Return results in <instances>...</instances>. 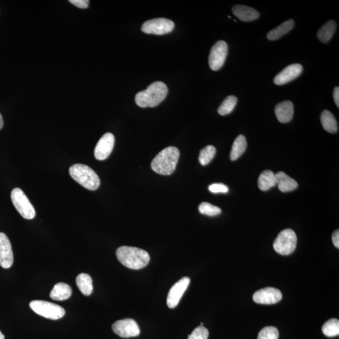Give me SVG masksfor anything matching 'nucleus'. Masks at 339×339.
Wrapping results in <instances>:
<instances>
[{
    "instance_id": "obj_1",
    "label": "nucleus",
    "mask_w": 339,
    "mask_h": 339,
    "mask_svg": "<svg viewBox=\"0 0 339 339\" xmlns=\"http://www.w3.org/2000/svg\"><path fill=\"white\" fill-rule=\"evenodd\" d=\"M117 259L125 267L132 270L143 269L149 263L150 257L146 251L135 247H121L116 250Z\"/></svg>"
},
{
    "instance_id": "obj_2",
    "label": "nucleus",
    "mask_w": 339,
    "mask_h": 339,
    "mask_svg": "<svg viewBox=\"0 0 339 339\" xmlns=\"http://www.w3.org/2000/svg\"><path fill=\"white\" fill-rule=\"evenodd\" d=\"M167 93L168 87L165 83L155 82L146 90L136 94L135 102L141 108L155 107L165 99Z\"/></svg>"
},
{
    "instance_id": "obj_3",
    "label": "nucleus",
    "mask_w": 339,
    "mask_h": 339,
    "mask_svg": "<svg viewBox=\"0 0 339 339\" xmlns=\"http://www.w3.org/2000/svg\"><path fill=\"white\" fill-rule=\"evenodd\" d=\"M180 157V152L176 147H169L161 151L153 160V171L163 176H169L176 168Z\"/></svg>"
},
{
    "instance_id": "obj_4",
    "label": "nucleus",
    "mask_w": 339,
    "mask_h": 339,
    "mask_svg": "<svg viewBox=\"0 0 339 339\" xmlns=\"http://www.w3.org/2000/svg\"><path fill=\"white\" fill-rule=\"evenodd\" d=\"M69 171L71 177L87 189L95 190L99 188L100 177L89 166L84 164H75L70 166Z\"/></svg>"
},
{
    "instance_id": "obj_5",
    "label": "nucleus",
    "mask_w": 339,
    "mask_h": 339,
    "mask_svg": "<svg viewBox=\"0 0 339 339\" xmlns=\"http://www.w3.org/2000/svg\"><path fill=\"white\" fill-rule=\"evenodd\" d=\"M29 305L38 315L54 321L62 318L65 313L64 309L61 306L46 301L33 300Z\"/></svg>"
},
{
    "instance_id": "obj_6",
    "label": "nucleus",
    "mask_w": 339,
    "mask_h": 339,
    "mask_svg": "<svg viewBox=\"0 0 339 339\" xmlns=\"http://www.w3.org/2000/svg\"><path fill=\"white\" fill-rule=\"evenodd\" d=\"M297 244V237L295 232L290 229H286L278 234L273 248L276 252L281 255H289L294 252Z\"/></svg>"
},
{
    "instance_id": "obj_7",
    "label": "nucleus",
    "mask_w": 339,
    "mask_h": 339,
    "mask_svg": "<svg viewBox=\"0 0 339 339\" xmlns=\"http://www.w3.org/2000/svg\"><path fill=\"white\" fill-rule=\"evenodd\" d=\"M11 199L16 210L23 218L31 220L35 217L36 212L34 207L20 188H15L12 191Z\"/></svg>"
},
{
    "instance_id": "obj_8",
    "label": "nucleus",
    "mask_w": 339,
    "mask_h": 339,
    "mask_svg": "<svg viewBox=\"0 0 339 339\" xmlns=\"http://www.w3.org/2000/svg\"><path fill=\"white\" fill-rule=\"evenodd\" d=\"M173 21L165 18L152 19L146 21L141 27L142 32L147 34L164 35L173 31Z\"/></svg>"
},
{
    "instance_id": "obj_9",
    "label": "nucleus",
    "mask_w": 339,
    "mask_h": 339,
    "mask_svg": "<svg viewBox=\"0 0 339 339\" xmlns=\"http://www.w3.org/2000/svg\"><path fill=\"white\" fill-rule=\"evenodd\" d=\"M228 46L226 42L220 40L213 45L209 57V64L210 69L218 70L222 67L228 55Z\"/></svg>"
},
{
    "instance_id": "obj_10",
    "label": "nucleus",
    "mask_w": 339,
    "mask_h": 339,
    "mask_svg": "<svg viewBox=\"0 0 339 339\" xmlns=\"http://www.w3.org/2000/svg\"><path fill=\"white\" fill-rule=\"evenodd\" d=\"M112 329L116 335L124 338L137 337L140 333L138 324L131 319L116 321L112 325Z\"/></svg>"
},
{
    "instance_id": "obj_11",
    "label": "nucleus",
    "mask_w": 339,
    "mask_h": 339,
    "mask_svg": "<svg viewBox=\"0 0 339 339\" xmlns=\"http://www.w3.org/2000/svg\"><path fill=\"white\" fill-rule=\"evenodd\" d=\"M282 297V294L278 289L267 287L255 292L253 299L254 302L259 304L272 305L280 302Z\"/></svg>"
},
{
    "instance_id": "obj_12",
    "label": "nucleus",
    "mask_w": 339,
    "mask_h": 339,
    "mask_svg": "<svg viewBox=\"0 0 339 339\" xmlns=\"http://www.w3.org/2000/svg\"><path fill=\"white\" fill-rule=\"evenodd\" d=\"M190 282L189 278L187 277L182 278L170 289L167 300H166V303L170 308H176L179 304L180 299L189 285Z\"/></svg>"
},
{
    "instance_id": "obj_13",
    "label": "nucleus",
    "mask_w": 339,
    "mask_h": 339,
    "mask_svg": "<svg viewBox=\"0 0 339 339\" xmlns=\"http://www.w3.org/2000/svg\"><path fill=\"white\" fill-rule=\"evenodd\" d=\"M115 138L113 134L106 133L98 142L94 150V157L98 160H105L113 151Z\"/></svg>"
},
{
    "instance_id": "obj_14",
    "label": "nucleus",
    "mask_w": 339,
    "mask_h": 339,
    "mask_svg": "<svg viewBox=\"0 0 339 339\" xmlns=\"http://www.w3.org/2000/svg\"><path fill=\"white\" fill-rule=\"evenodd\" d=\"M13 263L12 245L7 235L0 232V265L4 269H9Z\"/></svg>"
},
{
    "instance_id": "obj_15",
    "label": "nucleus",
    "mask_w": 339,
    "mask_h": 339,
    "mask_svg": "<svg viewBox=\"0 0 339 339\" xmlns=\"http://www.w3.org/2000/svg\"><path fill=\"white\" fill-rule=\"evenodd\" d=\"M302 71V65L300 64L289 65L275 76L274 83L279 86L288 83L299 77Z\"/></svg>"
},
{
    "instance_id": "obj_16",
    "label": "nucleus",
    "mask_w": 339,
    "mask_h": 339,
    "mask_svg": "<svg viewBox=\"0 0 339 339\" xmlns=\"http://www.w3.org/2000/svg\"><path fill=\"white\" fill-rule=\"evenodd\" d=\"M275 114L278 121L282 124H286L293 118L294 114V104L289 101H285L276 105Z\"/></svg>"
},
{
    "instance_id": "obj_17",
    "label": "nucleus",
    "mask_w": 339,
    "mask_h": 339,
    "mask_svg": "<svg viewBox=\"0 0 339 339\" xmlns=\"http://www.w3.org/2000/svg\"><path fill=\"white\" fill-rule=\"evenodd\" d=\"M232 11L233 14L240 20L247 21V22L255 20L259 16L258 11L254 10L253 8L245 6V5H235L232 7Z\"/></svg>"
},
{
    "instance_id": "obj_18",
    "label": "nucleus",
    "mask_w": 339,
    "mask_h": 339,
    "mask_svg": "<svg viewBox=\"0 0 339 339\" xmlns=\"http://www.w3.org/2000/svg\"><path fill=\"white\" fill-rule=\"evenodd\" d=\"M275 176L279 190L281 192H288L297 189L298 183L296 180L288 176L285 172H278Z\"/></svg>"
},
{
    "instance_id": "obj_19",
    "label": "nucleus",
    "mask_w": 339,
    "mask_h": 339,
    "mask_svg": "<svg viewBox=\"0 0 339 339\" xmlns=\"http://www.w3.org/2000/svg\"><path fill=\"white\" fill-rule=\"evenodd\" d=\"M72 293V288L69 285L61 282L54 286L51 292L50 297L54 300L63 301L69 299Z\"/></svg>"
},
{
    "instance_id": "obj_20",
    "label": "nucleus",
    "mask_w": 339,
    "mask_h": 339,
    "mask_svg": "<svg viewBox=\"0 0 339 339\" xmlns=\"http://www.w3.org/2000/svg\"><path fill=\"white\" fill-rule=\"evenodd\" d=\"M258 187L262 191H267L277 185L275 174L272 171L262 172L258 178Z\"/></svg>"
},
{
    "instance_id": "obj_21",
    "label": "nucleus",
    "mask_w": 339,
    "mask_h": 339,
    "mask_svg": "<svg viewBox=\"0 0 339 339\" xmlns=\"http://www.w3.org/2000/svg\"><path fill=\"white\" fill-rule=\"evenodd\" d=\"M295 26V21L292 19L285 21V22L281 23L280 26L276 27L269 32L267 34L268 39L270 40H276L280 39L284 35L292 31Z\"/></svg>"
},
{
    "instance_id": "obj_22",
    "label": "nucleus",
    "mask_w": 339,
    "mask_h": 339,
    "mask_svg": "<svg viewBox=\"0 0 339 339\" xmlns=\"http://www.w3.org/2000/svg\"><path fill=\"white\" fill-rule=\"evenodd\" d=\"M321 121L324 129L330 133H335L338 131L337 120L333 114L328 110L322 111Z\"/></svg>"
},
{
    "instance_id": "obj_23",
    "label": "nucleus",
    "mask_w": 339,
    "mask_h": 339,
    "mask_svg": "<svg viewBox=\"0 0 339 339\" xmlns=\"http://www.w3.org/2000/svg\"><path fill=\"white\" fill-rule=\"evenodd\" d=\"M337 29V23L335 21L330 20L322 26L317 33V37L321 42L328 43L332 39Z\"/></svg>"
},
{
    "instance_id": "obj_24",
    "label": "nucleus",
    "mask_w": 339,
    "mask_h": 339,
    "mask_svg": "<svg viewBox=\"0 0 339 339\" xmlns=\"http://www.w3.org/2000/svg\"><path fill=\"white\" fill-rule=\"evenodd\" d=\"M247 148V141L245 136L240 135L235 139L232 144L230 158L232 161L236 160L244 154Z\"/></svg>"
},
{
    "instance_id": "obj_25",
    "label": "nucleus",
    "mask_w": 339,
    "mask_h": 339,
    "mask_svg": "<svg viewBox=\"0 0 339 339\" xmlns=\"http://www.w3.org/2000/svg\"><path fill=\"white\" fill-rule=\"evenodd\" d=\"M76 284L81 293L86 296H89L92 293V280L88 274L81 273L76 278Z\"/></svg>"
},
{
    "instance_id": "obj_26",
    "label": "nucleus",
    "mask_w": 339,
    "mask_h": 339,
    "mask_svg": "<svg viewBox=\"0 0 339 339\" xmlns=\"http://www.w3.org/2000/svg\"><path fill=\"white\" fill-rule=\"evenodd\" d=\"M237 102V98L234 95H229L221 104L220 108H218V113L221 116H225L227 114H230L236 107Z\"/></svg>"
},
{
    "instance_id": "obj_27",
    "label": "nucleus",
    "mask_w": 339,
    "mask_h": 339,
    "mask_svg": "<svg viewBox=\"0 0 339 339\" xmlns=\"http://www.w3.org/2000/svg\"><path fill=\"white\" fill-rule=\"evenodd\" d=\"M322 332L327 337H335L339 334V321L338 319H332L325 322L322 328Z\"/></svg>"
},
{
    "instance_id": "obj_28",
    "label": "nucleus",
    "mask_w": 339,
    "mask_h": 339,
    "mask_svg": "<svg viewBox=\"0 0 339 339\" xmlns=\"http://www.w3.org/2000/svg\"><path fill=\"white\" fill-rule=\"evenodd\" d=\"M216 154L214 146H208L202 149L199 155V160L202 165H207L212 160Z\"/></svg>"
},
{
    "instance_id": "obj_29",
    "label": "nucleus",
    "mask_w": 339,
    "mask_h": 339,
    "mask_svg": "<svg viewBox=\"0 0 339 339\" xmlns=\"http://www.w3.org/2000/svg\"><path fill=\"white\" fill-rule=\"evenodd\" d=\"M199 211L202 214L215 216L220 214L222 210L217 206H213L208 202H202L199 206Z\"/></svg>"
},
{
    "instance_id": "obj_30",
    "label": "nucleus",
    "mask_w": 339,
    "mask_h": 339,
    "mask_svg": "<svg viewBox=\"0 0 339 339\" xmlns=\"http://www.w3.org/2000/svg\"><path fill=\"white\" fill-rule=\"evenodd\" d=\"M278 337L279 332L277 328L268 326L259 332L258 339H278Z\"/></svg>"
},
{
    "instance_id": "obj_31",
    "label": "nucleus",
    "mask_w": 339,
    "mask_h": 339,
    "mask_svg": "<svg viewBox=\"0 0 339 339\" xmlns=\"http://www.w3.org/2000/svg\"><path fill=\"white\" fill-rule=\"evenodd\" d=\"M209 333L208 330L201 325L197 327L190 335H188V339H208Z\"/></svg>"
},
{
    "instance_id": "obj_32",
    "label": "nucleus",
    "mask_w": 339,
    "mask_h": 339,
    "mask_svg": "<svg viewBox=\"0 0 339 339\" xmlns=\"http://www.w3.org/2000/svg\"><path fill=\"white\" fill-rule=\"evenodd\" d=\"M210 192L214 193L228 192L229 188L228 186L223 184H213L209 187Z\"/></svg>"
},
{
    "instance_id": "obj_33",
    "label": "nucleus",
    "mask_w": 339,
    "mask_h": 339,
    "mask_svg": "<svg viewBox=\"0 0 339 339\" xmlns=\"http://www.w3.org/2000/svg\"><path fill=\"white\" fill-rule=\"evenodd\" d=\"M69 2L79 8H87L89 7L88 0H70Z\"/></svg>"
},
{
    "instance_id": "obj_34",
    "label": "nucleus",
    "mask_w": 339,
    "mask_h": 339,
    "mask_svg": "<svg viewBox=\"0 0 339 339\" xmlns=\"http://www.w3.org/2000/svg\"><path fill=\"white\" fill-rule=\"evenodd\" d=\"M332 241L333 245L337 248H339V231L336 230L332 234Z\"/></svg>"
},
{
    "instance_id": "obj_35",
    "label": "nucleus",
    "mask_w": 339,
    "mask_h": 339,
    "mask_svg": "<svg viewBox=\"0 0 339 339\" xmlns=\"http://www.w3.org/2000/svg\"><path fill=\"white\" fill-rule=\"evenodd\" d=\"M333 100H334L336 106L339 108V87H335L333 92Z\"/></svg>"
},
{
    "instance_id": "obj_36",
    "label": "nucleus",
    "mask_w": 339,
    "mask_h": 339,
    "mask_svg": "<svg viewBox=\"0 0 339 339\" xmlns=\"http://www.w3.org/2000/svg\"><path fill=\"white\" fill-rule=\"evenodd\" d=\"M3 127H4V120H3L2 114H0V130L2 129Z\"/></svg>"
},
{
    "instance_id": "obj_37",
    "label": "nucleus",
    "mask_w": 339,
    "mask_h": 339,
    "mask_svg": "<svg viewBox=\"0 0 339 339\" xmlns=\"http://www.w3.org/2000/svg\"><path fill=\"white\" fill-rule=\"evenodd\" d=\"M0 339H5V335L0 331Z\"/></svg>"
},
{
    "instance_id": "obj_38",
    "label": "nucleus",
    "mask_w": 339,
    "mask_h": 339,
    "mask_svg": "<svg viewBox=\"0 0 339 339\" xmlns=\"http://www.w3.org/2000/svg\"><path fill=\"white\" fill-rule=\"evenodd\" d=\"M203 325H204V324L202 323V322H201V326H203Z\"/></svg>"
}]
</instances>
